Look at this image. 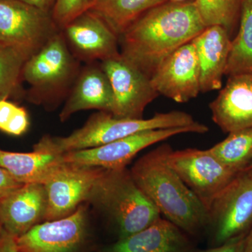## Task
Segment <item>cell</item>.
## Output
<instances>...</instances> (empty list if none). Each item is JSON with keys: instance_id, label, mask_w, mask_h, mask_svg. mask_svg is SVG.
<instances>
[{"instance_id": "8", "label": "cell", "mask_w": 252, "mask_h": 252, "mask_svg": "<svg viewBox=\"0 0 252 252\" xmlns=\"http://www.w3.org/2000/svg\"><path fill=\"white\" fill-rule=\"evenodd\" d=\"M208 130L207 126L198 122L187 127L143 131L100 147L63 154L62 157L64 162L117 170L125 168L139 152L154 144L181 134H205Z\"/></svg>"}, {"instance_id": "9", "label": "cell", "mask_w": 252, "mask_h": 252, "mask_svg": "<svg viewBox=\"0 0 252 252\" xmlns=\"http://www.w3.org/2000/svg\"><path fill=\"white\" fill-rule=\"evenodd\" d=\"M167 162L207 210L238 173L225 166L209 149L170 148Z\"/></svg>"}, {"instance_id": "16", "label": "cell", "mask_w": 252, "mask_h": 252, "mask_svg": "<svg viewBox=\"0 0 252 252\" xmlns=\"http://www.w3.org/2000/svg\"><path fill=\"white\" fill-rule=\"evenodd\" d=\"M47 198L43 184H24L0 201V225L15 238L44 221Z\"/></svg>"}, {"instance_id": "3", "label": "cell", "mask_w": 252, "mask_h": 252, "mask_svg": "<svg viewBox=\"0 0 252 252\" xmlns=\"http://www.w3.org/2000/svg\"><path fill=\"white\" fill-rule=\"evenodd\" d=\"M198 123L191 115L182 111L157 113L148 119H120L110 113L99 111L91 115L82 127L69 135L44 136L33 146V150L63 154L100 147L143 131L187 127Z\"/></svg>"}, {"instance_id": "23", "label": "cell", "mask_w": 252, "mask_h": 252, "mask_svg": "<svg viewBox=\"0 0 252 252\" xmlns=\"http://www.w3.org/2000/svg\"><path fill=\"white\" fill-rule=\"evenodd\" d=\"M209 150L230 170L241 171L252 162V128L231 132Z\"/></svg>"}, {"instance_id": "26", "label": "cell", "mask_w": 252, "mask_h": 252, "mask_svg": "<svg viewBox=\"0 0 252 252\" xmlns=\"http://www.w3.org/2000/svg\"><path fill=\"white\" fill-rule=\"evenodd\" d=\"M30 126L28 113L23 107L8 100L0 101V131L13 136H21Z\"/></svg>"}, {"instance_id": "25", "label": "cell", "mask_w": 252, "mask_h": 252, "mask_svg": "<svg viewBox=\"0 0 252 252\" xmlns=\"http://www.w3.org/2000/svg\"><path fill=\"white\" fill-rule=\"evenodd\" d=\"M28 56L19 49L0 42V101L17 94Z\"/></svg>"}, {"instance_id": "10", "label": "cell", "mask_w": 252, "mask_h": 252, "mask_svg": "<svg viewBox=\"0 0 252 252\" xmlns=\"http://www.w3.org/2000/svg\"><path fill=\"white\" fill-rule=\"evenodd\" d=\"M104 169L63 162L44 184L47 198L45 220L70 215L88 201Z\"/></svg>"}, {"instance_id": "29", "label": "cell", "mask_w": 252, "mask_h": 252, "mask_svg": "<svg viewBox=\"0 0 252 252\" xmlns=\"http://www.w3.org/2000/svg\"><path fill=\"white\" fill-rule=\"evenodd\" d=\"M244 236L238 237L222 245L214 246L213 248L207 249L198 252H243Z\"/></svg>"}, {"instance_id": "33", "label": "cell", "mask_w": 252, "mask_h": 252, "mask_svg": "<svg viewBox=\"0 0 252 252\" xmlns=\"http://www.w3.org/2000/svg\"><path fill=\"white\" fill-rule=\"evenodd\" d=\"M168 1L173 3H187L191 2V0H168Z\"/></svg>"}, {"instance_id": "32", "label": "cell", "mask_w": 252, "mask_h": 252, "mask_svg": "<svg viewBox=\"0 0 252 252\" xmlns=\"http://www.w3.org/2000/svg\"><path fill=\"white\" fill-rule=\"evenodd\" d=\"M252 252V226L244 238L243 252Z\"/></svg>"}, {"instance_id": "13", "label": "cell", "mask_w": 252, "mask_h": 252, "mask_svg": "<svg viewBox=\"0 0 252 252\" xmlns=\"http://www.w3.org/2000/svg\"><path fill=\"white\" fill-rule=\"evenodd\" d=\"M61 31L71 52L79 61L102 62L121 54L119 36L90 11L78 16Z\"/></svg>"}, {"instance_id": "21", "label": "cell", "mask_w": 252, "mask_h": 252, "mask_svg": "<svg viewBox=\"0 0 252 252\" xmlns=\"http://www.w3.org/2000/svg\"><path fill=\"white\" fill-rule=\"evenodd\" d=\"M168 0H90L87 11L102 18L118 36L149 9Z\"/></svg>"}, {"instance_id": "28", "label": "cell", "mask_w": 252, "mask_h": 252, "mask_svg": "<svg viewBox=\"0 0 252 252\" xmlns=\"http://www.w3.org/2000/svg\"><path fill=\"white\" fill-rule=\"evenodd\" d=\"M23 185L24 184L18 182L7 170L0 166V201Z\"/></svg>"}, {"instance_id": "17", "label": "cell", "mask_w": 252, "mask_h": 252, "mask_svg": "<svg viewBox=\"0 0 252 252\" xmlns=\"http://www.w3.org/2000/svg\"><path fill=\"white\" fill-rule=\"evenodd\" d=\"M114 107L112 86L100 63H89L81 68L59 117L64 122L75 113L88 109L112 114Z\"/></svg>"}, {"instance_id": "1", "label": "cell", "mask_w": 252, "mask_h": 252, "mask_svg": "<svg viewBox=\"0 0 252 252\" xmlns=\"http://www.w3.org/2000/svg\"><path fill=\"white\" fill-rule=\"evenodd\" d=\"M193 2L149 9L119 36L120 54L149 78L167 57L205 29Z\"/></svg>"}, {"instance_id": "12", "label": "cell", "mask_w": 252, "mask_h": 252, "mask_svg": "<svg viewBox=\"0 0 252 252\" xmlns=\"http://www.w3.org/2000/svg\"><path fill=\"white\" fill-rule=\"evenodd\" d=\"M87 237L85 208L69 216L45 220L16 238L17 252H81Z\"/></svg>"}, {"instance_id": "11", "label": "cell", "mask_w": 252, "mask_h": 252, "mask_svg": "<svg viewBox=\"0 0 252 252\" xmlns=\"http://www.w3.org/2000/svg\"><path fill=\"white\" fill-rule=\"evenodd\" d=\"M99 63L114 94L112 115L120 119H143L144 109L159 95L150 78L121 54Z\"/></svg>"}, {"instance_id": "24", "label": "cell", "mask_w": 252, "mask_h": 252, "mask_svg": "<svg viewBox=\"0 0 252 252\" xmlns=\"http://www.w3.org/2000/svg\"><path fill=\"white\" fill-rule=\"evenodd\" d=\"M243 0H193L205 27L220 26L232 36L235 24L240 17Z\"/></svg>"}, {"instance_id": "5", "label": "cell", "mask_w": 252, "mask_h": 252, "mask_svg": "<svg viewBox=\"0 0 252 252\" xmlns=\"http://www.w3.org/2000/svg\"><path fill=\"white\" fill-rule=\"evenodd\" d=\"M81 68L80 61L60 31L23 66L22 79L30 86L28 101L49 109L56 108L67 98Z\"/></svg>"}, {"instance_id": "18", "label": "cell", "mask_w": 252, "mask_h": 252, "mask_svg": "<svg viewBox=\"0 0 252 252\" xmlns=\"http://www.w3.org/2000/svg\"><path fill=\"white\" fill-rule=\"evenodd\" d=\"M231 41L228 32L217 26L205 28L193 39L200 69V92L221 89Z\"/></svg>"}, {"instance_id": "7", "label": "cell", "mask_w": 252, "mask_h": 252, "mask_svg": "<svg viewBox=\"0 0 252 252\" xmlns=\"http://www.w3.org/2000/svg\"><path fill=\"white\" fill-rule=\"evenodd\" d=\"M61 31L51 13L21 0H0V42L34 56Z\"/></svg>"}, {"instance_id": "14", "label": "cell", "mask_w": 252, "mask_h": 252, "mask_svg": "<svg viewBox=\"0 0 252 252\" xmlns=\"http://www.w3.org/2000/svg\"><path fill=\"white\" fill-rule=\"evenodd\" d=\"M150 79L158 94L176 102L195 98L200 93V69L193 40L167 57Z\"/></svg>"}, {"instance_id": "2", "label": "cell", "mask_w": 252, "mask_h": 252, "mask_svg": "<svg viewBox=\"0 0 252 252\" xmlns=\"http://www.w3.org/2000/svg\"><path fill=\"white\" fill-rule=\"evenodd\" d=\"M171 148L163 144L141 157L130 170L132 179L160 215L188 235L208 226V212L167 162Z\"/></svg>"}, {"instance_id": "15", "label": "cell", "mask_w": 252, "mask_h": 252, "mask_svg": "<svg viewBox=\"0 0 252 252\" xmlns=\"http://www.w3.org/2000/svg\"><path fill=\"white\" fill-rule=\"evenodd\" d=\"M210 109L212 121L223 132L252 128V75L228 77Z\"/></svg>"}, {"instance_id": "19", "label": "cell", "mask_w": 252, "mask_h": 252, "mask_svg": "<svg viewBox=\"0 0 252 252\" xmlns=\"http://www.w3.org/2000/svg\"><path fill=\"white\" fill-rule=\"evenodd\" d=\"M105 252H198L188 235L165 218L148 228L119 240Z\"/></svg>"}, {"instance_id": "22", "label": "cell", "mask_w": 252, "mask_h": 252, "mask_svg": "<svg viewBox=\"0 0 252 252\" xmlns=\"http://www.w3.org/2000/svg\"><path fill=\"white\" fill-rule=\"evenodd\" d=\"M252 75V0H243L240 26L232 39L225 75Z\"/></svg>"}, {"instance_id": "6", "label": "cell", "mask_w": 252, "mask_h": 252, "mask_svg": "<svg viewBox=\"0 0 252 252\" xmlns=\"http://www.w3.org/2000/svg\"><path fill=\"white\" fill-rule=\"evenodd\" d=\"M207 212L214 246L248 233L252 226V166L236 174Z\"/></svg>"}, {"instance_id": "34", "label": "cell", "mask_w": 252, "mask_h": 252, "mask_svg": "<svg viewBox=\"0 0 252 252\" xmlns=\"http://www.w3.org/2000/svg\"><path fill=\"white\" fill-rule=\"evenodd\" d=\"M250 166H252V162H251V164H250Z\"/></svg>"}, {"instance_id": "20", "label": "cell", "mask_w": 252, "mask_h": 252, "mask_svg": "<svg viewBox=\"0 0 252 252\" xmlns=\"http://www.w3.org/2000/svg\"><path fill=\"white\" fill-rule=\"evenodd\" d=\"M63 162L62 154L34 150L29 153H19L0 149V166L23 184L44 185Z\"/></svg>"}, {"instance_id": "31", "label": "cell", "mask_w": 252, "mask_h": 252, "mask_svg": "<svg viewBox=\"0 0 252 252\" xmlns=\"http://www.w3.org/2000/svg\"><path fill=\"white\" fill-rule=\"evenodd\" d=\"M46 12L51 13L56 0H21Z\"/></svg>"}, {"instance_id": "30", "label": "cell", "mask_w": 252, "mask_h": 252, "mask_svg": "<svg viewBox=\"0 0 252 252\" xmlns=\"http://www.w3.org/2000/svg\"><path fill=\"white\" fill-rule=\"evenodd\" d=\"M0 252H17L16 238L0 225Z\"/></svg>"}, {"instance_id": "4", "label": "cell", "mask_w": 252, "mask_h": 252, "mask_svg": "<svg viewBox=\"0 0 252 252\" xmlns=\"http://www.w3.org/2000/svg\"><path fill=\"white\" fill-rule=\"evenodd\" d=\"M88 201L111 217L119 240L142 231L161 217L155 205L136 185L126 167L104 169Z\"/></svg>"}, {"instance_id": "27", "label": "cell", "mask_w": 252, "mask_h": 252, "mask_svg": "<svg viewBox=\"0 0 252 252\" xmlns=\"http://www.w3.org/2000/svg\"><path fill=\"white\" fill-rule=\"evenodd\" d=\"M90 0H56L51 14L61 31L78 16L85 12Z\"/></svg>"}]
</instances>
